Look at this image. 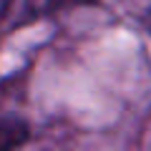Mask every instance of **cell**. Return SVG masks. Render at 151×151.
I'll return each instance as SVG.
<instances>
[{
    "instance_id": "1",
    "label": "cell",
    "mask_w": 151,
    "mask_h": 151,
    "mask_svg": "<svg viewBox=\"0 0 151 151\" xmlns=\"http://www.w3.org/2000/svg\"><path fill=\"white\" fill-rule=\"evenodd\" d=\"M28 141V124L18 119H0V151L15 149Z\"/></svg>"
},
{
    "instance_id": "2",
    "label": "cell",
    "mask_w": 151,
    "mask_h": 151,
    "mask_svg": "<svg viewBox=\"0 0 151 151\" xmlns=\"http://www.w3.org/2000/svg\"><path fill=\"white\" fill-rule=\"evenodd\" d=\"M63 3H73V0H30L33 10H50V8H58Z\"/></svg>"
},
{
    "instance_id": "3",
    "label": "cell",
    "mask_w": 151,
    "mask_h": 151,
    "mask_svg": "<svg viewBox=\"0 0 151 151\" xmlns=\"http://www.w3.org/2000/svg\"><path fill=\"white\" fill-rule=\"evenodd\" d=\"M8 3H10V0H0V18L5 15V8H8Z\"/></svg>"
}]
</instances>
